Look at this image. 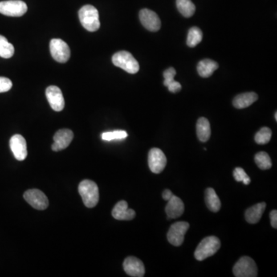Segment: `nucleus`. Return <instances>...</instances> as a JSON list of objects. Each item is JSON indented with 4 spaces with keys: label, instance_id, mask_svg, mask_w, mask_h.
<instances>
[{
    "label": "nucleus",
    "instance_id": "obj_1",
    "mask_svg": "<svg viewBox=\"0 0 277 277\" xmlns=\"http://www.w3.org/2000/svg\"><path fill=\"white\" fill-rule=\"evenodd\" d=\"M79 193L87 207H95L99 203V188L97 184L92 180H85L82 181L79 185Z\"/></svg>",
    "mask_w": 277,
    "mask_h": 277
},
{
    "label": "nucleus",
    "instance_id": "obj_2",
    "mask_svg": "<svg viewBox=\"0 0 277 277\" xmlns=\"http://www.w3.org/2000/svg\"><path fill=\"white\" fill-rule=\"evenodd\" d=\"M79 18L81 24L90 32L97 31L100 26L99 12L91 5H86L79 9Z\"/></svg>",
    "mask_w": 277,
    "mask_h": 277
},
{
    "label": "nucleus",
    "instance_id": "obj_3",
    "mask_svg": "<svg viewBox=\"0 0 277 277\" xmlns=\"http://www.w3.org/2000/svg\"><path fill=\"white\" fill-rule=\"evenodd\" d=\"M221 240L217 237L211 236L204 238L196 249L194 257L198 261H203L212 257L221 248Z\"/></svg>",
    "mask_w": 277,
    "mask_h": 277
},
{
    "label": "nucleus",
    "instance_id": "obj_4",
    "mask_svg": "<svg viewBox=\"0 0 277 277\" xmlns=\"http://www.w3.org/2000/svg\"><path fill=\"white\" fill-rule=\"evenodd\" d=\"M112 63L130 74H135L140 70V65L133 55L127 51H119L112 57Z\"/></svg>",
    "mask_w": 277,
    "mask_h": 277
},
{
    "label": "nucleus",
    "instance_id": "obj_5",
    "mask_svg": "<svg viewBox=\"0 0 277 277\" xmlns=\"http://www.w3.org/2000/svg\"><path fill=\"white\" fill-rule=\"evenodd\" d=\"M233 274L236 277H257L258 275L255 261L249 257H242L233 266Z\"/></svg>",
    "mask_w": 277,
    "mask_h": 277
},
{
    "label": "nucleus",
    "instance_id": "obj_6",
    "mask_svg": "<svg viewBox=\"0 0 277 277\" xmlns=\"http://www.w3.org/2000/svg\"><path fill=\"white\" fill-rule=\"evenodd\" d=\"M28 7L21 0H8L0 2V13L7 17H19L27 12Z\"/></svg>",
    "mask_w": 277,
    "mask_h": 277
},
{
    "label": "nucleus",
    "instance_id": "obj_7",
    "mask_svg": "<svg viewBox=\"0 0 277 277\" xmlns=\"http://www.w3.org/2000/svg\"><path fill=\"white\" fill-rule=\"evenodd\" d=\"M189 228V224L186 222H176L169 228L167 233V240L170 244L180 246L184 243V237Z\"/></svg>",
    "mask_w": 277,
    "mask_h": 277
},
{
    "label": "nucleus",
    "instance_id": "obj_8",
    "mask_svg": "<svg viewBox=\"0 0 277 277\" xmlns=\"http://www.w3.org/2000/svg\"><path fill=\"white\" fill-rule=\"evenodd\" d=\"M50 53L56 62L65 63L70 57V49L64 41L60 39H54L50 41Z\"/></svg>",
    "mask_w": 277,
    "mask_h": 277
},
{
    "label": "nucleus",
    "instance_id": "obj_9",
    "mask_svg": "<svg viewBox=\"0 0 277 277\" xmlns=\"http://www.w3.org/2000/svg\"><path fill=\"white\" fill-rule=\"evenodd\" d=\"M24 199L28 203L38 210H44L49 206V200L39 189H32L25 192Z\"/></svg>",
    "mask_w": 277,
    "mask_h": 277
},
{
    "label": "nucleus",
    "instance_id": "obj_10",
    "mask_svg": "<svg viewBox=\"0 0 277 277\" xmlns=\"http://www.w3.org/2000/svg\"><path fill=\"white\" fill-rule=\"evenodd\" d=\"M167 160L165 154L158 148H152L148 155V164L152 173L159 174L162 173L166 166Z\"/></svg>",
    "mask_w": 277,
    "mask_h": 277
},
{
    "label": "nucleus",
    "instance_id": "obj_11",
    "mask_svg": "<svg viewBox=\"0 0 277 277\" xmlns=\"http://www.w3.org/2000/svg\"><path fill=\"white\" fill-rule=\"evenodd\" d=\"M140 19L142 25L151 32H157L161 27L160 17L150 9H143L140 12Z\"/></svg>",
    "mask_w": 277,
    "mask_h": 277
},
{
    "label": "nucleus",
    "instance_id": "obj_12",
    "mask_svg": "<svg viewBox=\"0 0 277 277\" xmlns=\"http://www.w3.org/2000/svg\"><path fill=\"white\" fill-rule=\"evenodd\" d=\"M46 95L50 107L56 112L63 111L65 107V100L63 92L59 87L50 86L46 90Z\"/></svg>",
    "mask_w": 277,
    "mask_h": 277
},
{
    "label": "nucleus",
    "instance_id": "obj_13",
    "mask_svg": "<svg viewBox=\"0 0 277 277\" xmlns=\"http://www.w3.org/2000/svg\"><path fill=\"white\" fill-rule=\"evenodd\" d=\"M10 149L13 152L15 158L18 161H22L27 156V145L23 136L16 134L12 136L9 141Z\"/></svg>",
    "mask_w": 277,
    "mask_h": 277
},
{
    "label": "nucleus",
    "instance_id": "obj_14",
    "mask_svg": "<svg viewBox=\"0 0 277 277\" xmlns=\"http://www.w3.org/2000/svg\"><path fill=\"white\" fill-rule=\"evenodd\" d=\"M73 139H74L73 131L68 129H59L54 135V143L52 145V149L55 152H58L66 149L70 146Z\"/></svg>",
    "mask_w": 277,
    "mask_h": 277
},
{
    "label": "nucleus",
    "instance_id": "obj_15",
    "mask_svg": "<svg viewBox=\"0 0 277 277\" xmlns=\"http://www.w3.org/2000/svg\"><path fill=\"white\" fill-rule=\"evenodd\" d=\"M123 269L130 277H143L145 275V266L143 262L136 257H127L123 262Z\"/></svg>",
    "mask_w": 277,
    "mask_h": 277
},
{
    "label": "nucleus",
    "instance_id": "obj_16",
    "mask_svg": "<svg viewBox=\"0 0 277 277\" xmlns=\"http://www.w3.org/2000/svg\"><path fill=\"white\" fill-rule=\"evenodd\" d=\"M112 216L117 221H132L136 217V212L133 209H129L128 203L124 200H122L114 206Z\"/></svg>",
    "mask_w": 277,
    "mask_h": 277
},
{
    "label": "nucleus",
    "instance_id": "obj_17",
    "mask_svg": "<svg viewBox=\"0 0 277 277\" xmlns=\"http://www.w3.org/2000/svg\"><path fill=\"white\" fill-rule=\"evenodd\" d=\"M165 210L168 220L179 218L184 213V202L181 199L173 195L170 200H168V203L166 206Z\"/></svg>",
    "mask_w": 277,
    "mask_h": 277
},
{
    "label": "nucleus",
    "instance_id": "obj_18",
    "mask_svg": "<svg viewBox=\"0 0 277 277\" xmlns=\"http://www.w3.org/2000/svg\"><path fill=\"white\" fill-rule=\"evenodd\" d=\"M266 207V203L262 202L256 204L252 207L246 209V213H245L246 221L250 224L257 223L262 218V214L264 213Z\"/></svg>",
    "mask_w": 277,
    "mask_h": 277
},
{
    "label": "nucleus",
    "instance_id": "obj_19",
    "mask_svg": "<svg viewBox=\"0 0 277 277\" xmlns=\"http://www.w3.org/2000/svg\"><path fill=\"white\" fill-rule=\"evenodd\" d=\"M258 99V95L256 92H250L240 94L233 99V107L237 109H245L251 106Z\"/></svg>",
    "mask_w": 277,
    "mask_h": 277
},
{
    "label": "nucleus",
    "instance_id": "obj_20",
    "mask_svg": "<svg viewBox=\"0 0 277 277\" xmlns=\"http://www.w3.org/2000/svg\"><path fill=\"white\" fill-rule=\"evenodd\" d=\"M219 65L217 62L212 59H203L200 61L197 66V72L201 77L208 78L213 75L216 70L218 69Z\"/></svg>",
    "mask_w": 277,
    "mask_h": 277
},
{
    "label": "nucleus",
    "instance_id": "obj_21",
    "mask_svg": "<svg viewBox=\"0 0 277 277\" xmlns=\"http://www.w3.org/2000/svg\"><path fill=\"white\" fill-rule=\"evenodd\" d=\"M197 134L200 141L206 143L211 136V128L209 120L206 118L201 117L197 123Z\"/></svg>",
    "mask_w": 277,
    "mask_h": 277
},
{
    "label": "nucleus",
    "instance_id": "obj_22",
    "mask_svg": "<svg viewBox=\"0 0 277 277\" xmlns=\"http://www.w3.org/2000/svg\"><path fill=\"white\" fill-rule=\"evenodd\" d=\"M205 202L210 211L217 213L221 208V202L216 191L213 188H207L205 192Z\"/></svg>",
    "mask_w": 277,
    "mask_h": 277
},
{
    "label": "nucleus",
    "instance_id": "obj_23",
    "mask_svg": "<svg viewBox=\"0 0 277 277\" xmlns=\"http://www.w3.org/2000/svg\"><path fill=\"white\" fill-rule=\"evenodd\" d=\"M176 6L179 12L186 18L193 16L196 11V6L191 0H176Z\"/></svg>",
    "mask_w": 277,
    "mask_h": 277
},
{
    "label": "nucleus",
    "instance_id": "obj_24",
    "mask_svg": "<svg viewBox=\"0 0 277 277\" xmlns=\"http://www.w3.org/2000/svg\"><path fill=\"white\" fill-rule=\"evenodd\" d=\"M14 53L15 49L13 44L8 42L6 37L0 35V57L4 59H9L14 55Z\"/></svg>",
    "mask_w": 277,
    "mask_h": 277
},
{
    "label": "nucleus",
    "instance_id": "obj_25",
    "mask_svg": "<svg viewBox=\"0 0 277 277\" xmlns=\"http://www.w3.org/2000/svg\"><path fill=\"white\" fill-rule=\"evenodd\" d=\"M202 39L203 33L201 30L197 26H193L189 30L186 43L189 47H195L200 43Z\"/></svg>",
    "mask_w": 277,
    "mask_h": 277
},
{
    "label": "nucleus",
    "instance_id": "obj_26",
    "mask_svg": "<svg viewBox=\"0 0 277 277\" xmlns=\"http://www.w3.org/2000/svg\"><path fill=\"white\" fill-rule=\"evenodd\" d=\"M256 164L259 169L262 170L270 169L272 167V161L268 153L266 152H259L257 153L255 156Z\"/></svg>",
    "mask_w": 277,
    "mask_h": 277
},
{
    "label": "nucleus",
    "instance_id": "obj_27",
    "mask_svg": "<svg viewBox=\"0 0 277 277\" xmlns=\"http://www.w3.org/2000/svg\"><path fill=\"white\" fill-rule=\"evenodd\" d=\"M271 137V129L268 127H262L256 134L255 141L259 145H265L270 141Z\"/></svg>",
    "mask_w": 277,
    "mask_h": 277
},
{
    "label": "nucleus",
    "instance_id": "obj_28",
    "mask_svg": "<svg viewBox=\"0 0 277 277\" xmlns=\"http://www.w3.org/2000/svg\"><path fill=\"white\" fill-rule=\"evenodd\" d=\"M101 136L103 140L112 141V140L126 139L128 136V134L124 130H115L112 132H103Z\"/></svg>",
    "mask_w": 277,
    "mask_h": 277
},
{
    "label": "nucleus",
    "instance_id": "obj_29",
    "mask_svg": "<svg viewBox=\"0 0 277 277\" xmlns=\"http://www.w3.org/2000/svg\"><path fill=\"white\" fill-rule=\"evenodd\" d=\"M176 74V70H175L174 68H173V67L167 69V70L164 72V85H165L166 87H168L169 84H171L173 82H174V77Z\"/></svg>",
    "mask_w": 277,
    "mask_h": 277
},
{
    "label": "nucleus",
    "instance_id": "obj_30",
    "mask_svg": "<svg viewBox=\"0 0 277 277\" xmlns=\"http://www.w3.org/2000/svg\"><path fill=\"white\" fill-rule=\"evenodd\" d=\"M13 87V83L10 79L6 77L0 76V93L8 92L11 90Z\"/></svg>",
    "mask_w": 277,
    "mask_h": 277
},
{
    "label": "nucleus",
    "instance_id": "obj_31",
    "mask_svg": "<svg viewBox=\"0 0 277 277\" xmlns=\"http://www.w3.org/2000/svg\"><path fill=\"white\" fill-rule=\"evenodd\" d=\"M233 177L235 179L236 181L237 182H242L243 180H246V178L249 177L244 169H242L240 167H237L233 171Z\"/></svg>",
    "mask_w": 277,
    "mask_h": 277
},
{
    "label": "nucleus",
    "instance_id": "obj_32",
    "mask_svg": "<svg viewBox=\"0 0 277 277\" xmlns=\"http://www.w3.org/2000/svg\"><path fill=\"white\" fill-rule=\"evenodd\" d=\"M168 90H169V92H173V93H176V92H180L181 89H182V86L177 81H174L173 83L169 84L168 87H167Z\"/></svg>",
    "mask_w": 277,
    "mask_h": 277
},
{
    "label": "nucleus",
    "instance_id": "obj_33",
    "mask_svg": "<svg viewBox=\"0 0 277 277\" xmlns=\"http://www.w3.org/2000/svg\"><path fill=\"white\" fill-rule=\"evenodd\" d=\"M270 222H271L272 227L274 229L277 228V211L276 209L271 211L270 214Z\"/></svg>",
    "mask_w": 277,
    "mask_h": 277
},
{
    "label": "nucleus",
    "instance_id": "obj_34",
    "mask_svg": "<svg viewBox=\"0 0 277 277\" xmlns=\"http://www.w3.org/2000/svg\"><path fill=\"white\" fill-rule=\"evenodd\" d=\"M162 196H163V198H164V200H166V201H168V200H170L171 197H173V193L171 192V190H169V189H165V190L164 191V193H163V195H162Z\"/></svg>",
    "mask_w": 277,
    "mask_h": 277
},
{
    "label": "nucleus",
    "instance_id": "obj_35",
    "mask_svg": "<svg viewBox=\"0 0 277 277\" xmlns=\"http://www.w3.org/2000/svg\"><path fill=\"white\" fill-rule=\"evenodd\" d=\"M250 182H251V180H250V177H248L246 180L242 181V183H243V184H245V185H249V184H250Z\"/></svg>",
    "mask_w": 277,
    "mask_h": 277
},
{
    "label": "nucleus",
    "instance_id": "obj_36",
    "mask_svg": "<svg viewBox=\"0 0 277 277\" xmlns=\"http://www.w3.org/2000/svg\"><path fill=\"white\" fill-rule=\"evenodd\" d=\"M275 119H276V121H277V112H275Z\"/></svg>",
    "mask_w": 277,
    "mask_h": 277
}]
</instances>
